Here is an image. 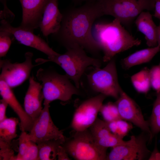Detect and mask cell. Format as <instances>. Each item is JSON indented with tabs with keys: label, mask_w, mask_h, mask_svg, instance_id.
Listing matches in <instances>:
<instances>
[{
	"label": "cell",
	"mask_w": 160,
	"mask_h": 160,
	"mask_svg": "<svg viewBox=\"0 0 160 160\" xmlns=\"http://www.w3.org/2000/svg\"><path fill=\"white\" fill-rule=\"evenodd\" d=\"M149 138V135L143 131L137 136H132L128 143L112 148L106 160H143L149 159L151 152L146 145Z\"/></svg>",
	"instance_id": "ba28073f"
},
{
	"label": "cell",
	"mask_w": 160,
	"mask_h": 160,
	"mask_svg": "<svg viewBox=\"0 0 160 160\" xmlns=\"http://www.w3.org/2000/svg\"><path fill=\"white\" fill-rule=\"evenodd\" d=\"M149 73L151 87L158 93L160 92V63L150 69Z\"/></svg>",
	"instance_id": "f546056e"
},
{
	"label": "cell",
	"mask_w": 160,
	"mask_h": 160,
	"mask_svg": "<svg viewBox=\"0 0 160 160\" xmlns=\"http://www.w3.org/2000/svg\"><path fill=\"white\" fill-rule=\"evenodd\" d=\"M160 51V46L150 47L137 51L122 59L121 65L125 70L148 63Z\"/></svg>",
	"instance_id": "ffe728a7"
},
{
	"label": "cell",
	"mask_w": 160,
	"mask_h": 160,
	"mask_svg": "<svg viewBox=\"0 0 160 160\" xmlns=\"http://www.w3.org/2000/svg\"><path fill=\"white\" fill-rule=\"evenodd\" d=\"M73 1L75 4H78L84 1L86 2L89 1H94L95 0H72Z\"/></svg>",
	"instance_id": "d590c367"
},
{
	"label": "cell",
	"mask_w": 160,
	"mask_h": 160,
	"mask_svg": "<svg viewBox=\"0 0 160 160\" xmlns=\"http://www.w3.org/2000/svg\"><path fill=\"white\" fill-rule=\"evenodd\" d=\"M62 17L58 0H49L44 8L39 26L43 36L47 37L56 33L60 27Z\"/></svg>",
	"instance_id": "e0dca14e"
},
{
	"label": "cell",
	"mask_w": 160,
	"mask_h": 160,
	"mask_svg": "<svg viewBox=\"0 0 160 160\" xmlns=\"http://www.w3.org/2000/svg\"><path fill=\"white\" fill-rule=\"evenodd\" d=\"M18 140V153L16 155L15 160H20L29 149L32 142L28 138V133L25 131H21Z\"/></svg>",
	"instance_id": "83f0119b"
},
{
	"label": "cell",
	"mask_w": 160,
	"mask_h": 160,
	"mask_svg": "<svg viewBox=\"0 0 160 160\" xmlns=\"http://www.w3.org/2000/svg\"><path fill=\"white\" fill-rule=\"evenodd\" d=\"M57 157L58 160H71L68 156V154L62 145H59L57 149Z\"/></svg>",
	"instance_id": "d6a6232c"
},
{
	"label": "cell",
	"mask_w": 160,
	"mask_h": 160,
	"mask_svg": "<svg viewBox=\"0 0 160 160\" xmlns=\"http://www.w3.org/2000/svg\"><path fill=\"white\" fill-rule=\"evenodd\" d=\"M8 0H0V1L3 4V6H4L7 5V2Z\"/></svg>",
	"instance_id": "8d00e7d4"
},
{
	"label": "cell",
	"mask_w": 160,
	"mask_h": 160,
	"mask_svg": "<svg viewBox=\"0 0 160 160\" xmlns=\"http://www.w3.org/2000/svg\"><path fill=\"white\" fill-rule=\"evenodd\" d=\"M0 94L2 98L6 101L18 116L20 120L19 125L20 130L29 132L33 124V121L23 108L12 88L1 80H0Z\"/></svg>",
	"instance_id": "ac0fdd59"
},
{
	"label": "cell",
	"mask_w": 160,
	"mask_h": 160,
	"mask_svg": "<svg viewBox=\"0 0 160 160\" xmlns=\"http://www.w3.org/2000/svg\"><path fill=\"white\" fill-rule=\"evenodd\" d=\"M99 112L104 121L107 122L121 119L115 103L110 102L105 104H103L100 107Z\"/></svg>",
	"instance_id": "484cf974"
},
{
	"label": "cell",
	"mask_w": 160,
	"mask_h": 160,
	"mask_svg": "<svg viewBox=\"0 0 160 160\" xmlns=\"http://www.w3.org/2000/svg\"><path fill=\"white\" fill-rule=\"evenodd\" d=\"M116 100L115 103L121 119L132 123L148 133L150 137L151 132L149 122L145 120L136 103L123 90Z\"/></svg>",
	"instance_id": "4fadbf2b"
},
{
	"label": "cell",
	"mask_w": 160,
	"mask_h": 160,
	"mask_svg": "<svg viewBox=\"0 0 160 160\" xmlns=\"http://www.w3.org/2000/svg\"><path fill=\"white\" fill-rule=\"evenodd\" d=\"M92 33L103 52L104 62H108L117 54L139 46L141 42L130 34L117 18L110 23L95 24Z\"/></svg>",
	"instance_id": "7a4b0ae2"
},
{
	"label": "cell",
	"mask_w": 160,
	"mask_h": 160,
	"mask_svg": "<svg viewBox=\"0 0 160 160\" xmlns=\"http://www.w3.org/2000/svg\"><path fill=\"white\" fill-rule=\"evenodd\" d=\"M64 142L61 140H50L37 143L39 160H56L58 147Z\"/></svg>",
	"instance_id": "44dd1931"
},
{
	"label": "cell",
	"mask_w": 160,
	"mask_h": 160,
	"mask_svg": "<svg viewBox=\"0 0 160 160\" xmlns=\"http://www.w3.org/2000/svg\"><path fill=\"white\" fill-rule=\"evenodd\" d=\"M10 23L5 19L1 20L0 31H4L11 33L20 43L42 52L48 56V58L59 54L53 50L44 40L35 35L33 32L20 26L13 27Z\"/></svg>",
	"instance_id": "7c38bea8"
},
{
	"label": "cell",
	"mask_w": 160,
	"mask_h": 160,
	"mask_svg": "<svg viewBox=\"0 0 160 160\" xmlns=\"http://www.w3.org/2000/svg\"><path fill=\"white\" fill-rule=\"evenodd\" d=\"M22 9V20L19 26L33 32L39 28L44 8L49 0H19Z\"/></svg>",
	"instance_id": "5bb4252c"
},
{
	"label": "cell",
	"mask_w": 160,
	"mask_h": 160,
	"mask_svg": "<svg viewBox=\"0 0 160 160\" xmlns=\"http://www.w3.org/2000/svg\"><path fill=\"white\" fill-rule=\"evenodd\" d=\"M155 2L154 16L160 20V0H153Z\"/></svg>",
	"instance_id": "836d02e7"
},
{
	"label": "cell",
	"mask_w": 160,
	"mask_h": 160,
	"mask_svg": "<svg viewBox=\"0 0 160 160\" xmlns=\"http://www.w3.org/2000/svg\"><path fill=\"white\" fill-rule=\"evenodd\" d=\"M149 71L146 67L131 76L132 84L138 92L146 93L151 87Z\"/></svg>",
	"instance_id": "7402d4cb"
},
{
	"label": "cell",
	"mask_w": 160,
	"mask_h": 160,
	"mask_svg": "<svg viewBox=\"0 0 160 160\" xmlns=\"http://www.w3.org/2000/svg\"><path fill=\"white\" fill-rule=\"evenodd\" d=\"M8 104L5 100L2 98L0 100V122L6 119L7 108Z\"/></svg>",
	"instance_id": "1f68e13d"
},
{
	"label": "cell",
	"mask_w": 160,
	"mask_h": 160,
	"mask_svg": "<svg viewBox=\"0 0 160 160\" xmlns=\"http://www.w3.org/2000/svg\"><path fill=\"white\" fill-rule=\"evenodd\" d=\"M50 102L44 100V107L39 117L34 121L28 136L29 140L36 144L50 140L65 141L63 132L54 123L50 116Z\"/></svg>",
	"instance_id": "9c48e42d"
},
{
	"label": "cell",
	"mask_w": 160,
	"mask_h": 160,
	"mask_svg": "<svg viewBox=\"0 0 160 160\" xmlns=\"http://www.w3.org/2000/svg\"><path fill=\"white\" fill-rule=\"evenodd\" d=\"M75 132L73 138H66L62 145L68 154L77 160H106L107 149L96 145L90 130Z\"/></svg>",
	"instance_id": "8992f818"
},
{
	"label": "cell",
	"mask_w": 160,
	"mask_h": 160,
	"mask_svg": "<svg viewBox=\"0 0 160 160\" xmlns=\"http://www.w3.org/2000/svg\"><path fill=\"white\" fill-rule=\"evenodd\" d=\"M36 77L41 82L44 100L50 103L56 100L67 102L73 95L80 94L79 89L66 75L60 74L51 68H40Z\"/></svg>",
	"instance_id": "277c9868"
},
{
	"label": "cell",
	"mask_w": 160,
	"mask_h": 160,
	"mask_svg": "<svg viewBox=\"0 0 160 160\" xmlns=\"http://www.w3.org/2000/svg\"><path fill=\"white\" fill-rule=\"evenodd\" d=\"M89 129L95 144L102 148L107 149L129 142V140L124 141L113 134L109 130L107 123L99 118H97Z\"/></svg>",
	"instance_id": "2e32d148"
},
{
	"label": "cell",
	"mask_w": 160,
	"mask_h": 160,
	"mask_svg": "<svg viewBox=\"0 0 160 160\" xmlns=\"http://www.w3.org/2000/svg\"><path fill=\"white\" fill-rule=\"evenodd\" d=\"M103 16L109 15L129 26L137 16L145 10L155 8L153 0H96Z\"/></svg>",
	"instance_id": "5b68a950"
},
{
	"label": "cell",
	"mask_w": 160,
	"mask_h": 160,
	"mask_svg": "<svg viewBox=\"0 0 160 160\" xmlns=\"http://www.w3.org/2000/svg\"><path fill=\"white\" fill-rule=\"evenodd\" d=\"M148 122L151 132L149 142L160 132V92L157 93L150 121Z\"/></svg>",
	"instance_id": "cb8c5ba5"
},
{
	"label": "cell",
	"mask_w": 160,
	"mask_h": 160,
	"mask_svg": "<svg viewBox=\"0 0 160 160\" xmlns=\"http://www.w3.org/2000/svg\"><path fill=\"white\" fill-rule=\"evenodd\" d=\"M20 160H39V149L37 144L32 141L29 149Z\"/></svg>",
	"instance_id": "4dcf8cb0"
},
{
	"label": "cell",
	"mask_w": 160,
	"mask_h": 160,
	"mask_svg": "<svg viewBox=\"0 0 160 160\" xmlns=\"http://www.w3.org/2000/svg\"><path fill=\"white\" fill-rule=\"evenodd\" d=\"M159 159H160V153H159Z\"/></svg>",
	"instance_id": "74e56055"
},
{
	"label": "cell",
	"mask_w": 160,
	"mask_h": 160,
	"mask_svg": "<svg viewBox=\"0 0 160 160\" xmlns=\"http://www.w3.org/2000/svg\"><path fill=\"white\" fill-rule=\"evenodd\" d=\"M25 56V61L21 63H12L8 59L0 60V80L4 81L11 88L23 83L29 77L33 68L39 65L32 64V52H26Z\"/></svg>",
	"instance_id": "30bf717a"
},
{
	"label": "cell",
	"mask_w": 160,
	"mask_h": 160,
	"mask_svg": "<svg viewBox=\"0 0 160 160\" xmlns=\"http://www.w3.org/2000/svg\"><path fill=\"white\" fill-rule=\"evenodd\" d=\"M62 14L60 27L53 34L57 41L66 49L80 47L97 54L101 49L93 37L92 26L95 20L103 15L97 0L68 9Z\"/></svg>",
	"instance_id": "6da1fadb"
},
{
	"label": "cell",
	"mask_w": 160,
	"mask_h": 160,
	"mask_svg": "<svg viewBox=\"0 0 160 160\" xmlns=\"http://www.w3.org/2000/svg\"><path fill=\"white\" fill-rule=\"evenodd\" d=\"M0 160H15V156L12 141L7 142L0 140Z\"/></svg>",
	"instance_id": "f1b7e54d"
},
{
	"label": "cell",
	"mask_w": 160,
	"mask_h": 160,
	"mask_svg": "<svg viewBox=\"0 0 160 160\" xmlns=\"http://www.w3.org/2000/svg\"><path fill=\"white\" fill-rule=\"evenodd\" d=\"M88 81L95 92L117 99L123 90L119 83L115 59L103 68L95 67L87 75Z\"/></svg>",
	"instance_id": "52a82bcc"
},
{
	"label": "cell",
	"mask_w": 160,
	"mask_h": 160,
	"mask_svg": "<svg viewBox=\"0 0 160 160\" xmlns=\"http://www.w3.org/2000/svg\"><path fill=\"white\" fill-rule=\"evenodd\" d=\"M44 99L41 84L36 81L33 76L30 77L24 97V106L25 112L33 122L41 112L43 108L42 103Z\"/></svg>",
	"instance_id": "9a60e30c"
},
{
	"label": "cell",
	"mask_w": 160,
	"mask_h": 160,
	"mask_svg": "<svg viewBox=\"0 0 160 160\" xmlns=\"http://www.w3.org/2000/svg\"><path fill=\"white\" fill-rule=\"evenodd\" d=\"M19 123L18 119L13 117L0 122V140L10 142L17 137L16 128Z\"/></svg>",
	"instance_id": "603a6c76"
},
{
	"label": "cell",
	"mask_w": 160,
	"mask_h": 160,
	"mask_svg": "<svg viewBox=\"0 0 160 160\" xmlns=\"http://www.w3.org/2000/svg\"><path fill=\"white\" fill-rule=\"evenodd\" d=\"M135 23L137 30L145 35L147 46L150 47L157 46V26L150 12L148 11L141 12L135 19Z\"/></svg>",
	"instance_id": "d6986e66"
},
{
	"label": "cell",
	"mask_w": 160,
	"mask_h": 160,
	"mask_svg": "<svg viewBox=\"0 0 160 160\" xmlns=\"http://www.w3.org/2000/svg\"><path fill=\"white\" fill-rule=\"evenodd\" d=\"M106 97L100 93L84 101L78 106L75 111L71 125L75 131L87 129L94 123Z\"/></svg>",
	"instance_id": "8fae6325"
},
{
	"label": "cell",
	"mask_w": 160,
	"mask_h": 160,
	"mask_svg": "<svg viewBox=\"0 0 160 160\" xmlns=\"http://www.w3.org/2000/svg\"><path fill=\"white\" fill-rule=\"evenodd\" d=\"M66 49L64 54H59L47 59L38 58L35 62L39 65L49 62L57 64L79 89L81 78L87 68L90 66L100 67L101 61L98 58L87 55L84 49L81 47H74Z\"/></svg>",
	"instance_id": "3957f363"
},
{
	"label": "cell",
	"mask_w": 160,
	"mask_h": 160,
	"mask_svg": "<svg viewBox=\"0 0 160 160\" xmlns=\"http://www.w3.org/2000/svg\"><path fill=\"white\" fill-rule=\"evenodd\" d=\"M157 37L158 45L160 46V23L157 27Z\"/></svg>",
	"instance_id": "e575fe53"
},
{
	"label": "cell",
	"mask_w": 160,
	"mask_h": 160,
	"mask_svg": "<svg viewBox=\"0 0 160 160\" xmlns=\"http://www.w3.org/2000/svg\"><path fill=\"white\" fill-rule=\"evenodd\" d=\"M107 123L111 132L122 139L133 128L131 123L121 119Z\"/></svg>",
	"instance_id": "d4e9b609"
},
{
	"label": "cell",
	"mask_w": 160,
	"mask_h": 160,
	"mask_svg": "<svg viewBox=\"0 0 160 160\" xmlns=\"http://www.w3.org/2000/svg\"><path fill=\"white\" fill-rule=\"evenodd\" d=\"M14 38L11 33L4 31H0V57L6 55Z\"/></svg>",
	"instance_id": "4316f807"
}]
</instances>
